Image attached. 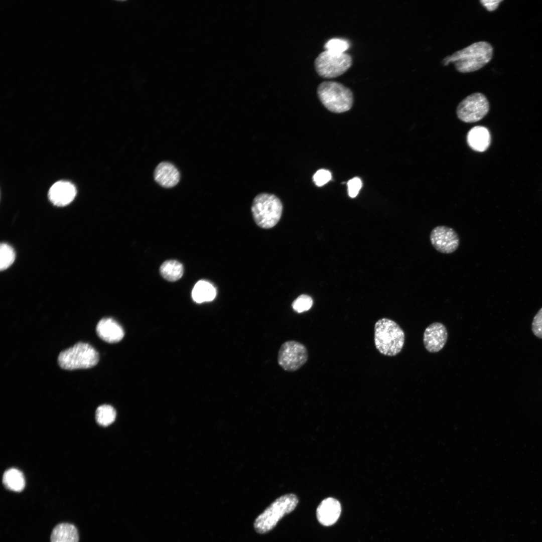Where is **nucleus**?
<instances>
[{
    "label": "nucleus",
    "instance_id": "f257e3e1",
    "mask_svg": "<svg viewBox=\"0 0 542 542\" xmlns=\"http://www.w3.org/2000/svg\"><path fill=\"white\" fill-rule=\"evenodd\" d=\"M493 55V48L491 44L479 41L444 58L442 63L446 66L452 62L459 72L468 73L482 68L491 61Z\"/></svg>",
    "mask_w": 542,
    "mask_h": 542
},
{
    "label": "nucleus",
    "instance_id": "f03ea898",
    "mask_svg": "<svg viewBox=\"0 0 542 542\" xmlns=\"http://www.w3.org/2000/svg\"><path fill=\"white\" fill-rule=\"evenodd\" d=\"M374 340L376 348L381 354L394 356L401 352L405 335L395 321L383 318L375 324Z\"/></svg>",
    "mask_w": 542,
    "mask_h": 542
},
{
    "label": "nucleus",
    "instance_id": "7ed1b4c3",
    "mask_svg": "<svg viewBox=\"0 0 542 542\" xmlns=\"http://www.w3.org/2000/svg\"><path fill=\"white\" fill-rule=\"evenodd\" d=\"M299 502L293 493L283 495L277 498L255 519L254 528L258 533L272 530L285 515L293 511Z\"/></svg>",
    "mask_w": 542,
    "mask_h": 542
},
{
    "label": "nucleus",
    "instance_id": "20e7f679",
    "mask_svg": "<svg viewBox=\"0 0 542 542\" xmlns=\"http://www.w3.org/2000/svg\"><path fill=\"white\" fill-rule=\"evenodd\" d=\"M318 97L324 106L331 112L341 113L352 106L353 96L350 89L341 83L325 81L318 87Z\"/></svg>",
    "mask_w": 542,
    "mask_h": 542
},
{
    "label": "nucleus",
    "instance_id": "39448f33",
    "mask_svg": "<svg viewBox=\"0 0 542 542\" xmlns=\"http://www.w3.org/2000/svg\"><path fill=\"white\" fill-rule=\"evenodd\" d=\"M283 211V205L276 195L260 193L254 198L251 212L256 224L262 228L274 227L280 220Z\"/></svg>",
    "mask_w": 542,
    "mask_h": 542
},
{
    "label": "nucleus",
    "instance_id": "423d86ee",
    "mask_svg": "<svg viewBox=\"0 0 542 542\" xmlns=\"http://www.w3.org/2000/svg\"><path fill=\"white\" fill-rule=\"evenodd\" d=\"M98 361L97 351L89 344L81 342L61 351L58 357L60 367L70 370L91 368Z\"/></svg>",
    "mask_w": 542,
    "mask_h": 542
},
{
    "label": "nucleus",
    "instance_id": "0eeeda50",
    "mask_svg": "<svg viewBox=\"0 0 542 542\" xmlns=\"http://www.w3.org/2000/svg\"><path fill=\"white\" fill-rule=\"evenodd\" d=\"M352 62V58L348 54H335L326 50L315 59V67L320 76L333 78L345 73L351 67Z\"/></svg>",
    "mask_w": 542,
    "mask_h": 542
},
{
    "label": "nucleus",
    "instance_id": "6e6552de",
    "mask_svg": "<svg viewBox=\"0 0 542 542\" xmlns=\"http://www.w3.org/2000/svg\"><path fill=\"white\" fill-rule=\"evenodd\" d=\"M490 108L486 96L480 92L473 93L458 104L456 109L458 117L465 122L472 123L482 119Z\"/></svg>",
    "mask_w": 542,
    "mask_h": 542
},
{
    "label": "nucleus",
    "instance_id": "1a4fd4ad",
    "mask_svg": "<svg viewBox=\"0 0 542 542\" xmlns=\"http://www.w3.org/2000/svg\"><path fill=\"white\" fill-rule=\"evenodd\" d=\"M308 359V352L306 346L299 342L290 340L281 346L277 360L284 370L293 372L301 368Z\"/></svg>",
    "mask_w": 542,
    "mask_h": 542
},
{
    "label": "nucleus",
    "instance_id": "9d476101",
    "mask_svg": "<svg viewBox=\"0 0 542 542\" xmlns=\"http://www.w3.org/2000/svg\"><path fill=\"white\" fill-rule=\"evenodd\" d=\"M430 239L435 249L444 254L454 252L460 244V238L456 231L445 225L434 227L430 233Z\"/></svg>",
    "mask_w": 542,
    "mask_h": 542
},
{
    "label": "nucleus",
    "instance_id": "9b49d317",
    "mask_svg": "<svg viewBox=\"0 0 542 542\" xmlns=\"http://www.w3.org/2000/svg\"><path fill=\"white\" fill-rule=\"evenodd\" d=\"M447 338L448 332L444 324L434 322L426 328L423 335V342L428 351L437 353L443 348Z\"/></svg>",
    "mask_w": 542,
    "mask_h": 542
},
{
    "label": "nucleus",
    "instance_id": "f8f14e48",
    "mask_svg": "<svg viewBox=\"0 0 542 542\" xmlns=\"http://www.w3.org/2000/svg\"><path fill=\"white\" fill-rule=\"evenodd\" d=\"M76 194V188L71 183L60 181L51 186L48 192V197L54 205L64 206L73 200Z\"/></svg>",
    "mask_w": 542,
    "mask_h": 542
},
{
    "label": "nucleus",
    "instance_id": "ddd939ff",
    "mask_svg": "<svg viewBox=\"0 0 542 542\" xmlns=\"http://www.w3.org/2000/svg\"><path fill=\"white\" fill-rule=\"evenodd\" d=\"M341 512L340 502L336 499L328 497L322 500L317 508L319 522L323 525L330 526L338 519Z\"/></svg>",
    "mask_w": 542,
    "mask_h": 542
},
{
    "label": "nucleus",
    "instance_id": "4468645a",
    "mask_svg": "<svg viewBox=\"0 0 542 542\" xmlns=\"http://www.w3.org/2000/svg\"><path fill=\"white\" fill-rule=\"evenodd\" d=\"M96 331L102 340L109 343L120 341L124 334L121 326L111 318L101 319L97 324Z\"/></svg>",
    "mask_w": 542,
    "mask_h": 542
},
{
    "label": "nucleus",
    "instance_id": "2eb2a0df",
    "mask_svg": "<svg viewBox=\"0 0 542 542\" xmlns=\"http://www.w3.org/2000/svg\"><path fill=\"white\" fill-rule=\"evenodd\" d=\"M155 180L164 188H172L176 185L180 178L179 171L172 163L163 162L154 171Z\"/></svg>",
    "mask_w": 542,
    "mask_h": 542
},
{
    "label": "nucleus",
    "instance_id": "dca6fc26",
    "mask_svg": "<svg viewBox=\"0 0 542 542\" xmlns=\"http://www.w3.org/2000/svg\"><path fill=\"white\" fill-rule=\"evenodd\" d=\"M467 141L472 150L476 152H484L490 144V134L487 128L482 126H476L469 131L467 136Z\"/></svg>",
    "mask_w": 542,
    "mask_h": 542
},
{
    "label": "nucleus",
    "instance_id": "f3484780",
    "mask_svg": "<svg viewBox=\"0 0 542 542\" xmlns=\"http://www.w3.org/2000/svg\"><path fill=\"white\" fill-rule=\"evenodd\" d=\"M79 534L72 524L61 523L56 525L50 536V542H78Z\"/></svg>",
    "mask_w": 542,
    "mask_h": 542
},
{
    "label": "nucleus",
    "instance_id": "a211bd4d",
    "mask_svg": "<svg viewBox=\"0 0 542 542\" xmlns=\"http://www.w3.org/2000/svg\"><path fill=\"white\" fill-rule=\"evenodd\" d=\"M216 295V289L209 282L201 280L194 286L192 297L197 303L209 302L213 300Z\"/></svg>",
    "mask_w": 542,
    "mask_h": 542
},
{
    "label": "nucleus",
    "instance_id": "6ab92c4d",
    "mask_svg": "<svg viewBox=\"0 0 542 542\" xmlns=\"http://www.w3.org/2000/svg\"><path fill=\"white\" fill-rule=\"evenodd\" d=\"M3 483L9 490L21 492L25 486V480L23 473L15 468H11L4 474Z\"/></svg>",
    "mask_w": 542,
    "mask_h": 542
},
{
    "label": "nucleus",
    "instance_id": "aec40b11",
    "mask_svg": "<svg viewBox=\"0 0 542 542\" xmlns=\"http://www.w3.org/2000/svg\"><path fill=\"white\" fill-rule=\"evenodd\" d=\"M161 276L166 280L174 282L179 280L183 276L184 269L182 264L175 260H169L164 262L160 268Z\"/></svg>",
    "mask_w": 542,
    "mask_h": 542
},
{
    "label": "nucleus",
    "instance_id": "412c9836",
    "mask_svg": "<svg viewBox=\"0 0 542 542\" xmlns=\"http://www.w3.org/2000/svg\"><path fill=\"white\" fill-rule=\"evenodd\" d=\"M116 418V412L111 405L103 404L98 406L96 411V420L98 424L107 426L111 424Z\"/></svg>",
    "mask_w": 542,
    "mask_h": 542
},
{
    "label": "nucleus",
    "instance_id": "4be33fe9",
    "mask_svg": "<svg viewBox=\"0 0 542 542\" xmlns=\"http://www.w3.org/2000/svg\"><path fill=\"white\" fill-rule=\"evenodd\" d=\"M15 252L13 247L9 244L3 243L0 246V269H6L14 262L15 259Z\"/></svg>",
    "mask_w": 542,
    "mask_h": 542
},
{
    "label": "nucleus",
    "instance_id": "5701e85b",
    "mask_svg": "<svg viewBox=\"0 0 542 542\" xmlns=\"http://www.w3.org/2000/svg\"><path fill=\"white\" fill-rule=\"evenodd\" d=\"M326 51L335 54H341L349 48V43L343 39H332L325 45Z\"/></svg>",
    "mask_w": 542,
    "mask_h": 542
},
{
    "label": "nucleus",
    "instance_id": "b1692460",
    "mask_svg": "<svg viewBox=\"0 0 542 542\" xmlns=\"http://www.w3.org/2000/svg\"><path fill=\"white\" fill-rule=\"evenodd\" d=\"M313 304L312 298L307 295L303 294L293 301L292 306L296 312L300 313L310 310Z\"/></svg>",
    "mask_w": 542,
    "mask_h": 542
},
{
    "label": "nucleus",
    "instance_id": "393cba45",
    "mask_svg": "<svg viewBox=\"0 0 542 542\" xmlns=\"http://www.w3.org/2000/svg\"><path fill=\"white\" fill-rule=\"evenodd\" d=\"M531 330L536 337L542 339V308L539 310L533 318Z\"/></svg>",
    "mask_w": 542,
    "mask_h": 542
},
{
    "label": "nucleus",
    "instance_id": "a878e982",
    "mask_svg": "<svg viewBox=\"0 0 542 542\" xmlns=\"http://www.w3.org/2000/svg\"><path fill=\"white\" fill-rule=\"evenodd\" d=\"M313 179L315 184L317 186L321 187L326 184L331 180V174L328 170L321 169L315 173Z\"/></svg>",
    "mask_w": 542,
    "mask_h": 542
},
{
    "label": "nucleus",
    "instance_id": "bb28decb",
    "mask_svg": "<svg viewBox=\"0 0 542 542\" xmlns=\"http://www.w3.org/2000/svg\"><path fill=\"white\" fill-rule=\"evenodd\" d=\"M361 180L358 177L350 180L347 183L348 193L351 198L355 197L362 187Z\"/></svg>",
    "mask_w": 542,
    "mask_h": 542
},
{
    "label": "nucleus",
    "instance_id": "cd10ccee",
    "mask_svg": "<svg viewBox=\"0 0 542 542\" xmlns=\"http://www.w3.org/2000/svg\"><path fill=\"white\" fill-rule=\"evenodd\" d=\"M502 2L501 0L480 1L483 6L489 12H492L497 9L499 4Z\"/></svg>",
    "mask_w": 542,
    "mask_h": 542
}]
</instances>
